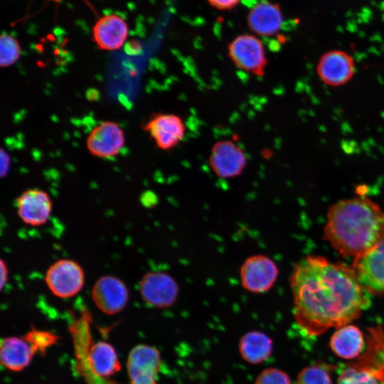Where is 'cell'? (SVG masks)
I'll list each match as a JSON object with an SVG mask.
<instances>
[{
    "mask_svg": "<svg viewBox=\"0 0 384 384\" xmlns=\"http://www.w3.org/2000/svg\"><path fill=\"white\" fill-rule=\"evenodd\" d=\"M289 282L296 324L308 336L348 325L371 304V294L353 267L320 256L309 255L299 261Z\"/></svg>",
    "mask_w": 384,
    "mask_h": 384,
    "instance_id": "1",
    "label": "cell"
},
{
    "mask_svg": "<svg viewBox=\"0 0 384 384\" xmlns=\"http://www.w3.org/2000/svg\"><path fill=\"white\" fill-rule=\"evenodd\" d=\"M324 235L341 255L356 258L384 235V213L365 197L341 201L328 211Z\"/></svg>",
    "mask_w": 384,
    "mask_h": 384,
    "instance_id": "2",
    "label": "cell"
},
{
    "mask_svg": "<svg viewBox=\"0 0 384 384\" xmlns=\"http://www.w3.org/2000/svg\"><path fill=\"white\" fill-rule=\"evenodd\" d=\"M46 284L57 297L66 299L75 296L85 284V273L76 261L60 259L53 262L45 274Z\"/></svg>",
    "mask_w": 384,
    "mask_h": 384,
    "instance_id": "3",
    "label": "cell"
},
{
    "mask_svg": "<svg viewBox=\"0 0 384 384\" xmlns=\"http://www.w3.org/2000/svg\"><path fill=\"white\" fill-rule=\"evenodd\" d=\"M228 50L237 68L259 77L265 75L267 59L260 38L251 34L240 35L228 44Z\"/></svg>",
    "mask_w": 384,
    "mask_h": 384,
    "instance_id": "4",
    "label": "cell"
},
{
    "mask_svg": "<svg viewBox=\"0 0 384 384\" xmlns=\"http://www.w3.org/2000/svg\"><path fill=\"white\" fill-rule=\"evenodd\" d=\"M279 275L277 264L270 257L258 254L247 257L240 269L242 287L255 294L268 292Z\"/></svg>",
    "mask_w": 384,
    "mask_h": 384,
    "instance_id": "5",
    "label": "cell"
},
{
    "mask_svg": "<svg viewBox=\"0 0 384 384\" xmlns=\"http://www.w3.org/2000/svg\"><path fill=\"white\" fill-rule=\"evenodd\" d=\"M143 301L157 308H168L177 300L179 287L175 279L164 272L154 271L146 273L139 284Z\"/></svg>",
    "mask_w": 384,
    "mask_h": 384,
    "instance_id": "6",
    "label": "cell"
},
{
    "mask_svg": "<svg viewBox=\"0 0 384 384\" xmlns=\"http://www.w3.org/2000/svg\"><path fill=\"white\" fill-rule=\"evenodd\" d=\"M353 267L368 292L384 293V235L371 250L355 258Z\"/></svg>",
    "mask_w": 384,
    "mask_h": 384,
    "instance_id": "7",
    "label": "cell"
},
{
    "mask_svg": "<svg viewBox=\"0 0 384 384\" xmlns=\"http://www.w3.org/2000/svg\"><path fill=\"white\" fill-rule=\"evenodd\" d=\"M247 162L245 153L232 140L216 142L209 156L212 171L218 178L224 179L240 176Z\"/></svg>",
    "mask_w": 384,
    "mask_h": 384,
    "instance_id": "8",
    "label": "cell"
},
{
    "mask_svg": "<svg viewBox=\"0 0 384 384\" xmlns=\"http://www.w3.org/2000/svg\"><path fill=\"white\" fill-rule=\"evenodd\" d=\"M161 363L157 348L144 344L134 347L127 361L130 384H157Z\"/></svg>",
    "mask_w": 384,
    "mask_h": 384,
    "instance_id": "9",
    "label": "cell"
},
{
    "mask_svg": "<svg viewBox=\"0 0 384 384\" xmlns=\"http://www.w3.org/2000/svg\"><path fill=\"white\" fill-rule=\"evenodd\" d=\"M92 299L96 306L106 314L121 311L129 301V290L125 283L112 275L100 277L92 289Z\"/></svg>",
    "mask_w": 384,
    "mask_h": 384,
    "instance_id": "10",
    "label": "cell"
},
{
    "mask_svg": "<svg viewBox=\"0 0 384 384\" xmlns=\"http://www.w3.org/2000/svg\"><path fill=\"white\" fill-rule=\"evenodd\" d=\"M156 145L162 150H170L183 139L186 127L183 119L174 114H154L144 127Z\"/></svg>",
    "mask_w": 384,
    "mask_h": 384,
    "instance_id": "11",
    "label": "cell"
},
{
    "mask_svg": "<svg viewBox=\"0 0 384 384\" xmlns=\"http://www.w3.org/2000/svg\"><path fill=\"white\" fill-rule=\"evenodd\" d=\"M53 203L48 193L33 188L23 192L16 200L17 213L26 225L41 226L47 223Z\"/></svg>",
    "mask_w": 384,
    "mask_h": 384,
    "instance_id": "12",
    "label": "cell"
},
{
    "mask_svg": "<svg viewBox=\"0 0 384 384\" xmlns=\"http://www.w3.org/2000/svg\"><path fill=\"white\" fill-rule=\"evenodd\" d=\"M86 144L94 156L102 158L114 156L118 154L124 144V132L116 122H102L92 130Z\"/></svg>",
    "mask_w": 384,
    "mask_h": 384,
    "instance_id": "13",
    "label": "cell"
},
{
    "mask_svg": "<svg viewBox=\"0 0 384 384\" xmlns=\"http://www.w3.org/2000/svg\"><path fill=\"white\" fill-rule=\"evenodd\" d=\"M317 73L325 83L331 86L342 85L353 77V60L343 50L328 51L320 58Z\"/></svg>",
    "mask_w": 384,
    "mask_h": 384,
    "instance_id": "14",
    "label": "cell"
},
{
    "mask_svg": "<svg viewBox=\"0 0 384 384\" xmlns=\"http://www.w3.org/2000/svg\"><path fill=\"white\" fill-rule=\"evenodd\" d=\"M129 33L127 22L116 14L100 18L92 28V37L99 48L114 50L125 43Z\"/></svg>",
    "mask_w": 384,
    "mask_h": 384,
    "instance_id": "15",
    "label": "cell"
},
{
    "mask_svg": "<svg viewBox=\"0 0 384 384\" xmlns=\"http://www.w3.org/2000/svg\"><path fill=\"white\" fill-rule=\"evenodd\" d=\"M284 16L277 3L262 0L249 11L247 21L249 28L261 36H272L281 29Z\"/></svg>",
    "mask_w": 384,
    "mask_h": 384,
    "instance_id": "16",
    "label": "cell"
},
{
    "mask_svg": "<svg viewBox=\"0 0 384 384\" xmlns=\"http://www.w3.org/2000/svg\"><path fill=\"white\" fill-rule=\"evenodd\" d=\"M36 353L25 338L12 336L1 339V363L10 370L20 371L27 367Z\"/></svg>",
    "mask_w": 384,
    "mask_h": 384,
    "instance_id": "17",
    "label": "cell"
},
{
    "mask_svg": "<svg viewBox=\"0 0 384 384\" xmlns=\"http://www.w3.org/2000/svg\"><path fill=\"white\" fill-rule=\"evenodd\" d=\"M86 356L90 369L100 377H108L120 369L114 348L106 342L91 343L90 341L87 348Z\"/></svg>",
    "mask_w": 384,
    "mask_h": 384,
    "instance_id": "18",
    "label": "cell"
},
{
    "mask_svg": "<svg viewBox=\"0 0 384 384\" xmlns=\"http://www.w3.org/2000/svg\"><path fill=\"white\" fill-rule=\"evenodd\" d=\"M364 344L363 333L353 325H346L337 329L330 340V347L333 352L345 359L359 356L363 351Z\"/></svg>",
    "mask_w": 384,
    "mask_h": 384,
    "instance_id": "19",
    "label": "cell"
},
{
    "mask_svg": "<svg viewBox=\"0 0 384 384\" xmlns=\"http://www.w3.org/2000/svg\"><path fill=\"white\" fill-rule=\"evenodd\" d=\"M238 347L240 356L244 361L251 364H259L270 356L273 343L266 334L252 331L240 338Z\"/></svg>",
    "mask_w": 384,
    "mask_h": 384,
    "instance_id": "20",
    "label": "cell"
},
{
    "mask_svg": "<svg viewBox=\"0 0 384 384\" xmlns=\"http://www.w3.org/2000/svg\"><path fill=\"white\" fill-rule=\"evenodd\" d=\"M338 384H381L369 369L353 364L343 368L339 373Z\"/></svg>",
    "mask_w": 384,
    "mask_h": 384,
    "instance_id": "21",
    "label": "cell"
},
{
    "mask_svg": "<svg viewBox=\"0 0 384 384\" xmlns=\"http://www.w3.org/2000/svg\"><path fill=\"white\" fill-rule=\"evenodd\" d=\"M21 47L18 41L12 36L4 33L0 38V65L8 67L19 58Z\"/></svg>",
    "mask_w": 384,
    "mask_h": 384,
    "instance_id": "22",
    "label": "cell"
},
{
    "mask_svg": "<svg viewBox=\"0 0 384 384\" xmlns=\"http://www.w3.org/2000/svg\"><path fill=\"white\" fill-rule=\"evenodd\" d=\"M296 384H332L329 371L320 366L303 368L297 375Z\"/></svg>",
    "mask_w": 384,
    "mask_h": 384,
    "instance_id": "23",
    "label": "cell"
},
{
    "mask_svg": "<svg viewBox=\"0 0 384 384\" xmlns=\"http://www.w3.org/2000/svg\"><path fill=\"white\" fill-rule=\"evenodd\" d=\"M24 338L36 352L44 353L48 347L57 342L58 336L52 332L33 329L27 333Z\"/></svg>",
    "mask_w": 384,
    "mask_h": 384,
    "instance_id": "24",
    "label": "cell"
},
{
    "mask_svg": "<svg viewBox=\"0 0 384 384\" xmlns=\"http://www.w3.org/2000/svg\"><path fill=\"white\" fill-rule=\"evenodd\" d=\"M75 355L77 358V368L83 375L84 378L87 384H117L110 380L104 379L103 378L95 375L92 372L87 361L85 348H78L75 350Z\"/></svg>",
    "mask_w": 384,
    "mask_h": 384,
    "instance_id": "25",
    "label": "cell"
},
{
    "mask_svg": "<svg viewBox=\"0 0 384 384\" xmlns=\"http://www.w3.org/2000/svg\"><path fill=\"white\" fill-rule=\"evenodd\" d=\"M255 384H292L289 375L283 370L270 368L263 370Z\"/></svg>",
    "mask_w": 384,
    "mask_h": 384,
    "instance_id": "26",
    "label": "cell"
},
{
    "mask_svg": "<svg viewBox=\"0 0 384 384\" xmlns=\"http://www.w3.org/2000/svg\"><path fill=\"white\" fill-rule=\"evenodd\" d=\"M208 3L214 8L228 11L235 8L240 0H207Z\"/></svg>",
    "mask_w": 384,
    "mask_h": 384,
    "instance_id": "27",
    "label": "cell"
},
{
    "mask_svg": "<svg viewBox=\"0 0 384 384\" xmlns=\"http://www.w3.org/2000/svg\"><path fill=\"white\" fill-rule=\"evenodd\" d=\"M1 171L0 175L3 178L6 176L10 169L11 159L9 155L3 149L0 151Z\"/></svg>",
    "mask_w": 384,
    "mask_h": 384,
    "instance_id": "28",
    "label": "cell"
},
{
    "mask_svg": "<svg viewBox=\"0 0 384 384\" xmlns=\"http://www.w3.org/2000/svg\"><path fill=\"white\" fill-rule=\"evenodd\" d=\"M125 50L129 55L139 53L142 50V45L137 41H129L125 46Z\"/></svg>",
    "mask_w": 384,
    "mask_h": 384,
    "instance_id": "29",
    "label": "cell"
},
{
    "mask_svg": "<svg viewBox=\"0 0 384 384\" xmlns=\"http://www.w3.org/2000/svg\"><path fill=\"white\" fill-rule=\"evenodd\" d=\"M0 267H1V280H0L1 284H0V287H1V289L2 290L3 288L4 287V285L6 284V283L7 282V278H8L7 265L2 259L1 260Z\"/></svg>",
    "mask_w": 384,
    "mask_h": 384,
    "instance_id": "30",
    "label": "cell"
},
{
    "mask_svg": "<svg viewBox=\"0 0 384 384\" xmlns=\"http://www.w3.org/2000/svg\"><path fill=\"white\" fill-rule=\"evenodd\" d=\"M48 1H55V2H58V1H60L62 0H48Z\"/></svg>",
    "mask_w": 384,
    "mask_h": 384,
    "instance_id": "31",
    "label": "cell"
}]
</instances>
